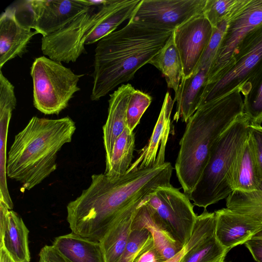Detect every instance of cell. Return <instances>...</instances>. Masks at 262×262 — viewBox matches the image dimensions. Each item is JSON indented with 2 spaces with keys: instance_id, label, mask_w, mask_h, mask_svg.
<instances>
[{
  "instance_id": "6da1fadb",
  "label": "cell",
  "mask_w": 262,
  "mask_h": 262,
  "mask_svg": "<svg viewBox=\"0 0 262 262\" xmlns=\"http://www.w3.org/2000/svg\"><path fill=\"white\" fill-rule=\"evenodd\" d=\"M172 170L165 162L127 171L115 180L104 173L93 174L90 186L67 206L71 232L99 241L120 214L140 205L159 187L171 185Z\"/></svg>"
},
{
  "instance_id": "7a4b0ae2",
  "label": "cell",
  "mask_w": 262,
  "mask_h": 262,
  "mask_svg": "<svg viewBox=\"0 0 262 262\" xmlns=\"http://www.w3.org/2000/svg\"><path fill=\"white\" fill-rule=\"evenodd\" d=\"M172 34V32L149 28L130 19L124 27L98 41L94 57L91 100H99L133 79Z\"/></svg>"
},
{
  "instance_id": "3957f363",
  "label": "cell",
  "mask_w": 262,
  "mask_h": 262,
  "mask_svg": "<svg viewBox=\"0 0 262 262\" xmlns=\"http://www.w3.org/2000/svg\"><path fill=\"white\" fill-rule=\"evenodd\" d=\"M76 130L69 117L50 119L33 117L15 136L7 160V176L30 190L56 170L57 153L71 142Z\"/></svg>"
},
{
  "instance_id": "277c9868",
  "label": "cell",
  "mask_w": 262,
  "mask_h": 262,
  "mask_svg": "<svg viewBox=\"0 0 262 262\" xmlns=\"http://www.w3.org/2000/svg\"><path fill=\"white\" fill-rule=\"evenodd\" d=\"M243 113V99L237 89L200 106L189 119L175 163L185 194L188 196L199 181L213 144Z\"/></svg>"
},
{
  "instance_id": "5b68a950",
  "label": "cell",
  "mask_w": 262,
  "mask_h": 262,
  "mask_svg": "<svg viewBox=\"0 0 262 262\" xmlns=\"http://www.w3.org/2000/svg\"><path fill=\"white\" fill-rule=\"evenodd\" d=\"M250 124L249 118L243 113L213 144L202 175L188 195L193 205L206 209L232 192L228 176L238 151L248 137Z\"/></svg>"
},
{
  "instance_id": "8992f818",
  "label": "cell",
  "mask_w": 262,
  "mask_h": 262,
  "mask_svg": "<svg viewBox=\"0 0 262 262\" xmlns=\"http://www.w3.org/2000/svg\"><path fill=\"white\" fill-rule=\"evenodd\" d=\"M33 105L45 115H58L67 108L84 74H76L61 62L45 56L35 58L31 69Z\"/></svg>"
},
{
  "instance_id": "52a82bcc",
  "label": "cell",
  "mask_w": 262,
  "mask_h": 262,
  "mask_svg": "<svg viewBox=\"0 0 262 262\" xmlns=\"http://www.w3.org/2000/svg\"><path fill=\"white\" fill-rule=\"evenodd\" d=\"M261 63L262 25L244 38L225 66L207 83L199 107L238 89Z\"/></svg>"
},
{
  "instance_id": "ba28073f",
  "label": "cell",
  "mask_w": 262,
  "mask_h": 262,
  "mask_svg": "<svg viewBox=\"0 0 262 262\" xmlns=\"http://www.w3.org/2000/svg\"><path fill=\"white\" fill-rule=\"evenodd\" d=\"M144 202L155 222L184 247L191 236L198 216L188 196L170 185L159 187Z\"/></svg>"
},
{
  "instance_id": "9c48e42d",
  "label": "cell",
  "mask_w": 262,
  "mask_h": 262,
  "mask_svg": "<svg viewBox=\"0 0 262 262\" xmlns=\"http://www.w3.org/2000/svg\"><path fill=\"white\" fill-rule=\"evenodd\" d=\"M207 0H141L130 19L152 29L173 32L203 14Z\"/></svg>"
},
{
  "instance_id": "30bf717a",
  "label": "cell",
  "mask_w": 262,
  "mask_h": 262,
  "mask_svg": "<svg viewBox=\"0 0 262 262\" xmlns=\"http://www.w3.org/2000/svg\"><path fill=\"white\" fill-rule=\"evenodd\" d=\"M96 8L91 7L58 31L41 38V49L44 55L59 62H75L85 53L84 37L94 25Z\"/></svg>"
},
{
  "instance_id": "8fae6325",
  "label": "cell",
  "mask_w": 262,
  "mask_h": 262,
  "mask_svg": "<svg viewBox=\"0 0 262 262\" xmlns=\"http://www.w3.org/2000/svg\"><path fill=\"white\" fill-rule=\"evenodd\" d=\"M19 2L15 7L29 13L27 26L42 36L58 31L91 7L82 0H26Z\"/></svg>"
},
{
  "instance_id": "7c38bea8",
  "label": "cell",
  "mask_w": 262,
  "mask_h": 262,
  "mask_svg": "<svg viewBox=\"0 0 262 262\" xmlns=\"http://www.w3.org/2000/svg\"><path fill=\"white\" fill-rule=\"evenodd\" d=\"M261 25L262 0H249L245 6L228 22L216 57L209 71L207 83L225 66L235 49L244 38Z\"/></svg>"
},
{
  "instance_id": "4fadbf2b",
  "label": "cell",
  "mask_w": 262,
  "mask_h": 262,
  "mask_svg": "<svg viewBox=\"0 0 262 262\" xmlns=\"http://www.w3.org/2000/svg\"><path fill=\"white\" fill-rule=\"evenodd\" d=\"M213 27L203 14L190 19L172 32L183 66V78L196 70L209 42Z\"/></svg>"
},
{
  "instance_id": "5bb4252c",
  "label": "cell",
  "mask_w": 262,
  "mask_h": 262,
  "mask_svg": "<svg viewBox=\"0 0 262 262\" xmlns=\"http://www.w3.org/2000/svg\"><path fill=\"white\" fill-rule=\"evenodd\" d=\"M214 213L215 237L229 251L245 244L262 231V217L239 213L227 207L216 210Z\"/></svg>"
},
{
  "instance_id": "9a60e30c",
  "label": "cell",
  "mask_w": 262,
  "mask_h": 262,
  "mask_svg": "<svg viewBox=\"0 0 262 262\" xmlns=\"http://www.w3.org/2000/svg\"><path fill=\"white\" fill-rule=\"evenodd\" d=\"M174 103V100L167 92L148 142L139 150L138 158L131 164L127 171L161 165L165 162V150L171 129V115Z\"/></svg>"
},
{
  "instance_id": "2e32d148",
  "label": "cell",
  "mask_w": 262,
  "mask_h": 262,
  "mask_svg": "<svg viewBox=\"0 0 262 262\" xmlns=\"http://www.w3.org/2000/svg\"><path fill=\"white\" fill-rule=\"evenodd\" d=\"M38 34L20 22L15 7H8L0 16V69L8 61L27 52L32 38Z\"/></svg>"
},
{
  "instance_id": "e0dca14e",
  "label": "cell",
  "mask_w": 262,
  "mask_h": 262,
  "mask_svg": "<svg viewBox=\"0 0 262 262\" xmlns=\"http://www.w3.org/2000/svg\"><path fill=\"white\" fill-rule=\"evenodd\" d=\"M141 0H111L99 6L95 22L86 32L84 45L98 42L130 19Z\"/></svg>"
},
{
  "instance_id": "ac0fdd59",
  "label": "cell",
  "mask_w": 262,
  "mask_h": 262,
  "mask_svg": "<svg viewBox=\"0 0 262 262\" xmlns=\"http://www.w3.org/2000/svg\"><path fill=\"white\" fill-rule=\"evenodd\" d=\"M134 90L131 84H123L110 95L107 117L102 127L105 163L111 157L116 140L127 127V107Z\"/></svg>"
},
{
  "instance_id": "d6986e66",
  "label": "cell",
  "mask_w": 262,
  "mask_h": 262,
  "mask_svg": "<svg viewBox=\"0 0 262 262\" xmlns=\"http://www.w3.org/2000/svg\"><path fill=\"white\" fill-rule=\"evenodd\" d=\"M17 104L13 85L8 81L0 84V201L10 210L13 203L7 183V141L8 128L13 111Z\"/></svg>"
},
{
  "instance_id": "ffe728a7",
  "label": "cell",
  "mask_w": 262,
  "mask_h": 262,
  "mask_svg": "<svg viewBox=\"0 0 262 262\" xmlns=\"http://www.w3.org/2000/svg\"><path fill=\"white\" fill-rule=\"evenodd\" d=\"M228 183L232 191L243 193L257 190L262 183L249 136L231 166Z\"/></svg>"
},
{
  "instance_id": "44dd1931",
  "label": "cell",
  "mask_w": 262,
  "mask_h": 262,
  "mask_svg": "<svg viewBox=\"0 0 262 262\" xmlns=\"http://www.w3.org/2000/svg\"><path fill=\"white\" fill-rule=\"evenodd\" d=\"M209 71L199 69L187 78L182 79L173 99L176 102L173 121L187 123L200 106Z\"/></svg>"
},
{
  "instance_id": "7402d4cb",
  "label": "cell",
  "mask_w": 262,
  "mask_h": 262,
  "mask_svg": "<svg viewBox=\"0 0 262 262\" xmlns=\"http://www.w3.org/2000/svg\"><path fill=\"white\" fill-rule=\"evenodd\" d=\"M52 245L66 262H105L99 241L72 232L56 237Z\"/></svg>"
},
{
  "instance_id": "603a6c76",
  "label": "cell",
  "mask_w": 262,
  "mask_h": 262,
  "mask_svg": "<svg viewBox=\"0 0 262 262\" xmlns=\"http://www.w3.org/2000/svg\"><path fill=\"white\" fill-rule=\"evenodd\" d=\"M140 205L126 210L117 216L99 241L105 262H118L125 248L134 220Z\"/></svg>"
},
{
  "instance_id": "cb8c5ba5",
  "label": "cell",
  "mask_w": 262,
  "mask_h": 262,
  "mask_svg": "<svg viewBox=\"0 0 262 262\" xmlns=\"http://www.w3.org/2000/svg\"><path fill=\"white\" fill-rule=\"evenodd\" d=\"M29 233L22 218L10 210L6 230L0 236V246L4 247L14 262H30Z\"/></svg>"
},
{
  "instance_id": "d4e9b609",
  "label": "cell",
  "mask_w": 262,
  "mask_h": 262,
  "mask_svg": "<svg viewBox=\"0 0 262 262\" xmlns=\"http://www.w3.org/2000/svg\"><path fill=\"white\" fill-rule=\"evenodd\" d=\"M145 228L150 232L155 247L165 261L173 257L183 248L155 222L144 201L133 223L132 228Z\"/></svg>"
},
{
  "instance_id": "484cf974",
  "label": "cell",
  "mask_w": 262,
  "mask_h": 262,
  "mask_svg": "<svg viewBox=\"0 0 262 262\" xmlns=\"http://www.w3.org/2000/svg\"><path fill=\"white\" fill-rule=\"evenodd\" d=\"M135 135L126 127L116 140L109 160L105 163L104 174L115 180L124 175L134 157Z\"/></svg>"
},
{
  "instance_id": "4316f807",
  "label": "cell",
  "mask_w": 262,
  "mask_h": 262,
  "mask_svg": "<svg viewBox=\"0 0 262 262\" xmlns=\"http://www.w3.org/2000/svg\"><path fill=\"white\" fill-rule=\"evenodd\" d=\"M148 63L162 73L167 87L177 92L183 77V66L172 34L168 41L150 59Z\"/></svg>"
},
{
  "instance_id": "83f0119b",
  "label": "cell",
  "mask_w": 262,
  "mask_h": 262,
  "mask_svg": "<svg viewBox=\"0 0 262 262\" xmlns=\"http://www.w3.org/2000/svg\"><path fill=\"white\" fill-rule=\"evenodd\" d=\"M244 96V113L250 124L261 125L262 123V63L239 89Z\"/></svg>"
},
{
  "instance_id": "f1b7e54d",
  "label": "cell",
  "mask_w": 262,
  "mask_h": 262,
  "mask_svg": "<svg viewBox=\"0 0 262 262\" xmlns=\"http://www.w3.org/2000/svg\"><path fill=\"white\" fill-rule=\"evenodd\" d=\"M229 251L219 243L214 234L192 247L181 262H224Z\"/></svg>"
},
{
  "instance_id": "f546056e",
  "label": "cell",
  "mask_w": 262,
  "mask_h": 262,
  "mask_svg": "<svg viewBox=\"0 0 262 262\" xmlns=\"http://www.w3.org/2000/svg\"><path fill=\"white\" fill-rule=\"evenodd\" d=\"M249 0H207L203 15L212 27L224 20L229 21Z\"/></svg>"
},
{
  "instance_id": "4dcf8cb0",
  "label": "cell",
  "mask_w": 262,
  "mask_h": 262,
  "mask_svg": "<svg viewBox=\"0 0 262 262\" xmlns=\"http://www.w3.org/2000/svg\"><path fill=\"white\" fill-rule=\"evenodd\" d=\"M226 207L239 213L262 217V183L254 192L232 191L226 198Z\"/></svg>"
},
{
  "instance_id": "1f68e13d",
  "label": "cell",
  "mask_w": 262,
  "mask_h": 262,
  "mask_svg": "<svg viewBox=\"0 0 262 262\" xmlns=\"http://www.w3.org/2000/svg\"><path fill=\"white\" fill-rule=\"evenodd\" d=\"M215 218L213 213L207 210L197 216L191 236L182 249L172 258L164 262H181L186 253L204 238L215 234Z\"/></svg>"
},
{
  "instance_id": "d6a6232c",
  "label": "cell",
  "mask_w": 262,
  "mask_h": 262,
  "mask_svg": "<svg viewBox=\"0 0 262 262\" xmlns=\"http://www.w3.org/2000/svg\"><path fill=\"white\" fill-rule=\"evenodd\" d=\"M152 101L151 97L141 91L135 89L128 101L126 111L127 128L133 132L141 118Z\"/></svg>"
},
{
  "instance_id": "836d02e7",
  "label": "cell",
  "mask_w": 262,
  "mask_h": 262,
  "mask_svg": "<svg viewBox=\"0 0 262 262\" xmlns=\"http://www.w3.org/2000/svg\"><path fill=\"white\" fill-rule=\"evenodd\" d=\"M152 240L145 228H132L125 248L118 262H133L144 247Z\"/></svg>"
},
{
  "instance_id": "e575fe53",
  "label": "cell",
  "mask_w": 262,
  "mask_h": 262,
  "mask_svg": "<svg viewBox=\"0 0 262 262\" xmlns=\"http://www.w3.org/2000/svg\"><path fill=\"white\" fill-rule=\"evenodd\" d=\"M228 22L227 20H224L213 27L209 42L195 71L199 69H207L209 71L226 31Z\"/></svg>"
},
{
  "instance_id": "d590c367",
  "label": "cell",
  "mask_w": 262,
  "mask_h": 262,
  "mask_svg": "<svg viewBox=\"0 0 262 262\" xmlns=\"http://www.w3.org/2000/svg\"><path fill=\"white\" fill-rule=\"evenodd\" d=\"M249 137L262 179V126L250 124Z\"/></svg>"
},
{
  "instance_id": "8d00e7d4",
  "label": "cell",
  "mask_w": 262,
  "mask_h": 262,
  "mask_svg": "<svg viewBox=\"0 0 262 262\" xmlns=\"http://www.w3.org/2000/svg\"><path fill=\"white\" fill-rule=\"evenodd\" d=\"M160 252L155 247L153 239L138 255L133 262H164Z\"/></svg>"
},
{
  "instance_id": "74e56055",
  "label": "cell",
  "mask_w": 262,
  "mask_h": 262,
  "mask_svg": "<svg viewBox=\"0 0 262 262\" xmlns=\"http://www.w3.org/2000/svg\"><path fill=\"white\" fill-rule=\"evenodd\" d=\"M38 262H66L52 245H45L40 250Z\"/></svg>"
},
{
  "instance_id": "f35d334b",
  "label": "cell",
  "mask_w": 262,
  "mask_h": 262,
  "mask_svg": "<svg viewBox=\"0 0 262 262\" xmlns=\"http://www.w3.org/2000/svg\"><path fill=\"white\" fill-rule=\"evenodd\" d=\"M253 258L262 262V234H257L245 243Z\"/></svg>"
},
{
  "instance_id": "ab89813d",
  "label": "cell",
  "mask_w": 262,
  "mask_h": 262,
  "mask_svg": "<svg viewBox=\"0 0 262 262\" xmlns=\"http://www.w3.org/2000/svg\"><path fill=\"white\" fill-rule=\"evenodd\" d=\"M0 262H14L3 246H0Z\"/></svg>"
},
{
  "instance_id": "60d3db41",
  "label": "cell",
  "mask_w": 262,
  "mask_h": 262,
  "mask_svg": "<svg viewBox=\"0 0 262 262\" xmlns=\"http://www.w3.org/2000/svg\"><path fill=\"white\" fill-rule=\"evenodd\" d=\"M83 3L89 7H95L96 6H101L105 4L107 1H83Z\"/></svg>"
},
{
  "instance_id": "b9f144b4",
  "label": "cell",
  "mask_w": 262,
  "mask_h": 262,
  "mask_svg": "<svg viewBox=\"0 0 262 262\" xmlns=\"http://www.w3.org/2000/svg\"><path fill=\"white\" fill-rule=\"evenodd\" d=\"M224 262H225V261H224Z\"/></svg>"
}]
</instances>
